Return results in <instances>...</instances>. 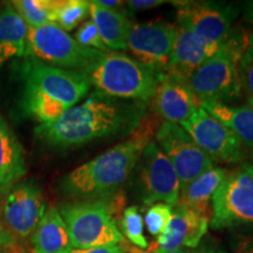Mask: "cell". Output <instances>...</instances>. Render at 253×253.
Here are the masks:
<instances>
[{
	"label": "cell",
	"mask_w": 253,
	"mask_h": 253,
	"mask_svg": "<svg viewBox=\"0 0 253 253\" xmlns=\"http://www.w3.org/2000/svg\"><path fill=\"white\" fill-rule=\"evenodd\" d=\"M143 119V103L125 102L94 91L58 120L39 125L36 135L49 147L69 149L109 136L130 134Z\"/></svg>",
	"instance_id": "6da1fadb"
},
{
	"label": "cell",
	"mask_w": 253,
	"mask_h": 253,
	"mask_svg": "<svg viewBox=\"0 0 253 253\" xmlns=\"http://www.w3.org/2000/svg\"><path fill=\"white\" fill-rule=\"evenodd\" d=\"M153 126L145 118L128 140L78 167L60 182L62 194L79 199H103L118 194L130 176L144 148L150 142Z\"/></svg>",
	"instance_id": "7a4b0ae2"
},
{
	"label": "cell",
	"mask_w": 253,
	"mask_h": 253,
	"mask_svg": "<svg viewBox=\"0 0 253 253\" xmlns=\"http://www.w3.org/2000/svg\"><path fill=\"white\" fill-rule=\"evenodd\" d=\"M24 108L40 125L58 120L90 89L87 75L24 58L20 68Z\"/></svg>",
	"instance_id": "3957f363"
},
{
	"label": "cell",
	"mask_w": 253,
	"mask_h": 253,
	"mask_svg": "<svg viewBox=\"0 0 253 253\" xmlns=\"http://www.w3.org/2000/svg\"><path fill=\"white\" fill-rule=\"evenodd\" d=\"M248 48V34L232 32L216 54L189 78L188 84L198 104L230 102L240 96L238 62Z\"/></svg>",
	"instance_id": "277c9868"
},
{
	"label": "cell",
	"mask_w": 253,
	"mask_h": 253,
	"mask_svg": "<svg viewBox=\"0 0 253 253\" xmlns=\"http://www.w3.org/2000/svg\"><path fill=\"white\" fill-rule=\"evenodd\" d=\"M87 78L97 93L141 103L153 99L158 84V74L154 71L137 60L116 52L104 53Z\"/></svg>",
	"instance_id": "5b68a950"
},
{
	"label": "cell",
	"mask_w": 253,
	"mask_h": 253,
	"mask_svg": "<svg viewBox=\"0 0 253 253\" xmlns=\"http://www.w3.org/2000/svg\"><path fill=\"white\" fill-rule=\"evenodd\" d=\"M103 55L100 50L81 46L54 24L28 27L26 58L87 75Z\"/></svg>",
	"instance_id": "8992f818"
},
{
	"label": "cell",
	"mask_w": 253,
	"mask_h": 253,
	"mask_svg": "<svg viewBox=\"0 0 253 253\" xmlns=\"http://www.w3.org/2000/svg\"><path fill=\"white\" fill-rule=\"evenodd\" d=\"M60 213L67 225L71 246L88 249L125 243V236L106 199H88L62 205Z\"/></svg>",
	"instance_id": "52a82bcc"
},
{
	"label": "cell",
	"mask_w": 253,
	"mask_h": 253,
	"mask_svg": "<svg viewBox=\"0 0 253 253\" xmlns=\"http://www.w3.org/2000/svg\"><path fill=\"white\" fill-rule=\"evenodd\" d=\"M214 230L253 227V166L242 163L226 172L212 197Z\"/></svg>",
	"instance_id": "ba28073f"
},
{
	"label": "cell",
	"mask_w": 253,
	"mask_h": 253,
	"mask_svg": "<svg viewBox=\"0 0 253 253\" xmlns=\"http://www.w3.org/2000/svg\"><path fill=\"white\" fill-rule=\"evenodd\" d=\"M177 8V25L202 39L221 46L232 34L238 17L236 5L214 1H172Z\"/></svg>",
	"instance_id": "9c48e42d"
},
{
	"label": "cell",
	"mask_w": 253,
	"mask_h": 253,
	"mask_svg": "<svg viewBox=\"0 0 253 253\" xmlns=\"http://www.w3.org/2000/svg\"><path fill=\"white\" fill-rule=\"evenodd\" d=\"M136 166L142 202L149 207L156 203L176 207L181 183L171 162L156 142L148 143Z\"/></svg>",
	"instance_id": "30bf717a"
},
{
	"label": "cell",
	"mask_w": 253,
	"mask_h": 253,
	"mask_svg": "<svg viewBox=\"0 0 253 253\" xmlns=\"http://www.w3.org/2000/svg\"><path fill=\"white\" fill-rule=\"evenodd\" d=\"M179 126L213 162L239 163L244 160V147L239 138L201 107Z\"/></svg>",
	"instance_id": "8fae6325"
},
{
	"label": "cell",
	"mask_w": 253,
	"mask_h": 253,
	"mask_svg": "<svg viewBox=\"0 0 253 253\" xmlns=\"http://www.w3.org/2000/svg\"><path fill=\"white\" fill-rule=\"evenodd\" d=\"M157 145L171 162L181 183V190L211 167L207 156L179 125L164 121L156 132Z\"/></svg>",
	"instance_id": "7c38bea8"
},
{
	"label": "cell",
	"mask_w": 253,
	"mask_h": 253,
	"mask_svg": "<svg viewBox=\"0 0 253 253\" xmlns=\"http://www.w3.org/2000/svg\"><path fill=\"white\" fill-rule=\"evenodd\" d=\"M178 26L163 20L132 24L126 38V48L138 62L156 74L167 72Z\"/></svg>",
	"instance_id": "4fadbf2b"
},
{
	"label": "cell",
	"mask_w": 253,
	"mask_h": 253,
	"mask_svg": "<svg viewBox=\"0 0 253 253\" xmlns=\"http://www.w3.org/2000/svg\"><path fill=\"white\" fill-rule=\"evenodd\" d=\"M45 199L36 183L18 182L2 201V219L15 239L25 240L33 235L46 212Z\"/></svg>",
	"instance_id": "5bb4252c"
},
{
	"label": "cell",
	"mask_w": 253,
	"mask_h": 253,
	"mask_svg": "<svg viewBox=\"0 0 253 253\" xmlns=\"http://www.w3.org/2000/svg\"><path fill=\"white\" fill-rule=\"evenodd\" d=\"M153 99L158 115L166 122L176 125L186 121L199 108L188 80L172 73L166 72L158 75L157 88Z\"/></svg>",
	"instance_id": "9a60e30c"
},
{
	"label": "cell",
	"mask_w": 253,
	"mask_h": 253,
	"mask_svg": "<svg viewBox=\"0 0 253 253\" xmlns=\"http://www.w3.org/2000/svg\"><path fill=\"white\" fill-rule=\"evenodd\" d=\"M210 219L191 209L177 204L162 233L157 237L156 251H173L199 245L207 235Z\"/></svg>",
	"instance_id": "2e32d148"
},
{
	"label": "cell",
	"mask_w": 253,
	"mask_h": 253,
	"mask_svg": "<svg viewBox=\"0 0 253 253\" xmlns=\"http://www.w3.org/2000/svg\"><path fill=\"white\" fill-rule=\"evenodd\" d=\"M220 46L209 42L186 28L178 26L167 72L189 80V78L211 56L216 54Z\"/></svg>",
	"instance_id": "e0dca14e"
},
{
	"label": "cell",
	"mask_w": 253,
	"mask_h": 253,
	"mask_svg": "<svg viewBox=\"0 0 253 253\" xmlns=\"http://www.w3.org/2000/svg\"><path fill=\"white\" fill-rule=\"evenodd\" d=\"M24 151L7 123L0 116V197H5L26 173Z\"/></svg>",
	"instance_id": "ac0fdd59"
},
{
	"label": "cell",
	"mask_w": 253,
	"mask_h": 253,
	"mask_svg": "<svg viewBox=\"0 0 253 253\" xmlns=\"http://www.w3.org/2000/svg\"><path fill=\"white\" fill-rule=\"evenodd\" d=\"M226 172L227 170L221 167H211L181 190L177 204L191 209L210 219L212 213V197Z\"/></svg>",
	"instance_id": "d6986e66"
},
{
	"label": "cell",
	"mask_w": 253,
	"mask_h": 253,
	"mask_svg": "<svg viewBox=\"0 0 253 253\" xmlns=\"http://www.w3.org/2000/svg\"><path fill=\"white\" fill-rule=\"evenodd\" d=\"M28 26L11 2L0 7V65L14 58H26Z\"/></svg>",
	"instance_id": "ffe728a7"
},
{
	"label": "cell",
	"mask_w": 253,
	"mask_h": 253,
	"mask_svg": "<svg viewBox=\"0 0 253 253\" xmlns=\"http://www.w3.org/2000/svg\"><path fill=\"white\" fill-rule=\"evenodd\" d=\"M31 244L33 253H62L72 248L67 225L58 208L47 209L31 236Z\"/></svg>",
	"instance_id": "44dd1931"
},
{
	"label": "cell",
	"mask_w": 253,
	"mask_h": 253,
	"mask_svg": "<svg viewBox=\"0 0 253 253\" xmlns=\"http://www.w3.org/2000/svg\"><path fill=\"white\" fill-rule=\"evenodd\" d=\"M89 15L107 48L109 50L126 49V38L132 23L125 14L116 9L102 7L91 0Z\"/></svg>",
	"instance_id": "7402d4cb"
},
{
	"label": "cell",
	"mask_w": 253,
	"mask_h": 253,
	"mask_svg": "<svg viewBox=\"0 0 253 253\" xmlns=\"http://www.w3.org/2000/svg\"><path fill=\"white\" fill-rule=\"evenodd\" d=\"M199 107L224 123L239 138L243 147L253 149V109L251 107H231L216 102L202 103Z\"/></svg>",
	"instance_id": "603a6c76"
},
{
	"label": "cell",
	"mask_w": 253,
	"mask_h": 253,
	"mask_svg": "<svg viewBox=\"0 0 253 253\" xmlns=\"http://www.w3.org/2000/svg\"><path fill=\"white\" fill-rule=\"evenodd\" d=\"M11 4L28 27L53 24L55 0H14Z\"/></svg>",
	"instance_id": "cb8c5ba5"
},
{
	"label": "cell",
	"mask_w": 253,
	"mask_h": 253,
	"mask_svg": "<svg viewBox=\"0 0 253 253\" xmlns=\"http://www.w3.org/2000/svg\"><path fill=\"white\" fill-rule=\"evenodd\" d=\"M89 15L87 0H55L53 24L65 32L77 28Z\"/></svg>",
	"instance_id": "d4e9b609"
},
{
	"label": "cell",
	"mask_w": 253,
	"mask_h": 253,
	"mask_svg": "<svg viewBox=\"0 0 253 253\" xmlns=\"http://www.w3.org/2000/svg\"><path fill=\"white\" fill-rule=\"evenodd\" d=\"M120 224H121V229L126 238L132 245L138 246L142 250H145L149 246L147 237L144 236V220L137 207L125 209L120 219Z\"/></svg>",
	"instance_id": "484cf974"
},
{
	"label": "cell",
	"mask_w": 253,
	"mask_h": 253,
	"mask_svg": "<svg viewBox=\"0 0 253 253\" xmlns=\"http://www.w3.org/2000/svg\"><path fill=\"white\" fill-rule=\"evenodd\" d=\"M172 209L169 204L156 203L145 211L144 225L151 236L158 237L163 232L172 216Z\"/></svg>",
	"instance_id": "4316f807"
},
{
	"label": "cell",
	"mask_w": 253,
	"mask_h": 253,
	"mask_svg": "<svg viewBox=\"0 0 253 253\" xmlns=\"http://www.w3.org/2000/svg\"><path fill=\"white\" fill-rule=\"evenodd\" d=\"M74 39L77 40L81 46L87 47V48L96 49L103 53L110 52L103 43L102 38H101L99 31H97L95 24L91 21V19L90 20L84 21V23L81 24V26L78 28L77 33H75Z\"/></svg>",
	"instance_id": "83f0119b"
},
{
	"label": "cell",
	"mask_w": 253,
	"mask_h": 253,
	"mask_svg": "<svg viewBox=\"0 0 253 253\" xmlns=\"http://www.w3.org/2000/svg\"><path fill=\"white\" fill-rule=\"evenodd\" d=\"M238 78L240 88L253 99V49L248 47L238 62Z\"/></svg>",
	"instance_id": "f1b7e54d"
},
{
	"label": "cell",
	"mask_w": 253,
	"mask_h": 253,
	"mask_svg": "<svg viewBox=\"0 0 253 253\" xmlns=\"http://www.w3.org/2000/svg\"><path fill=\"white\" fill-rule=\"evenodd\" d=\"M229 246L231 253H253V227L231 230Z\"/></svg>",
	"instance_id": "f546056e"
},
{
	"label": "cell",
	"mask_w": 253,
	"mask_h": 253,
	"mask_svg": "<svg viewBox=\"0 0 253 253\" xmlns=\"http://www.w3.org/2000/svg\"><path fill=\"white\" fill-rule=\"evenodd\" d=\"M155 253H226L223 249L219 248L213 242H201L198 246L191 249H178L173 251H156Z\"/></svg>",
	"instance_id": "4dcf8cb0"
},
{
	"label": "cell",
	"mask_w": 253,
	"mask_h": 253,
	"mask_svg": "<svg viewBox=\"0 0 253 253\" xmlns=\"http://www.w3.org/2000/svg\"><path fill=\"white\" fill-rule=\"evenodd\" d=\"M18 245V240L9 232L2 219L1 205H0V253H7Z\"/></svg>",
	"instance_id": "1f68e13d"
},
{
	"label": "cell",
	"mask_w": 253,
	"mask_h": 253,
	"mask_svg": "<svg viewBox=\"0 0 253 253\" xmlns=\"http://www.w3.org/2000/svg\"><path fill=\"white\" fill-rule=\"evenodd\" d=\"M62 253H125V248H123L122 244H112L88 249L71 248Z\"/></svg>",
	"instance_id": "d6a6232c"
},
{
	"label": "cell",
	"mask_w": 253,
	"mask_h": 253,
	"mask_svg": "<svg viewBox=\"0 0 253 253\" xmlns=\"http://www.w3.org/2000/svg\"><path fill=\"white\" fill-rule=\"evenodd\" d=\"M166 2H171V1H164V0H130V1H126L128 7L131 11H143V9H149L157 7Z\"/></svg>",
	"instance_id": "836d02e7"
},
{
	"label": "cell",
	"mask_w": 253,
	"mask_h": 253,
	"mask_svg": "<svg viewBox=\"0 0 253 253\" xmlns=\"http://www.w3.org/2000/svg\"><path fill=\"white\" fill-rule=\"evenodd\" d=\"M94 1L96 2L97 5L102 6V7L112 9H115L116 7H119V6L126 4L125 1H120V0H94Z\"/></svg>",
	"instance_id": "e575fe53"
},
{
	"label": "cell",
	"mask_w": 253,
	"mask_h": 253,
	"mask_svg": "<svg viewBox=\"0 0 253 253\" xmlns=\"http://www.w3.org/2000/svg\"><path fill=\"white\" fill-rule=\"evenodd\" d=\"M243 15H244L246 20L253 24V0L244 2V5H243Z\"/></svg>",
	"instance_id": "d590c367"
},
{
	"label": "cell",
	"mask_w": 253,
	"mask_h": 253,
	"mask_svg": "<svg viewBox=\"0 0 253 253\" xmlns=\"http://www.w3.org/2000/svg\"><path fill=\"white\" fill-rule=\"evenodd\" d=\"M248 47L253 49V31L248 34Z\"/></svg>",
	"instance_id": "8d00e7d4"
},
{
	"label": "cell",
	"mask_w": 253,
	"mask_h": 253,
	"mask_svg": "<svg viewBox=\"0 0 253 253\" xmlns=\"http://www.w3.org/2000/svg\"><path fill=\"white\" fill-rule=\"evenodd\" d=\"M249 103H250V107L253 109V99H249Z\"/></svg>",
	"instance_id": "74e56055"
},
{
	"label": "cell",
	"mask_w": 253,
	"mask_h": 253,
	"mask_svg": "<svg viewBox=\"0 0 253 253\" xmlns=\"http://www.w3.org/2000/svg\"><path fill=\"white\" fill-rule=\"evenodd\" d=\"M251 158H252V161H253V149H251Z\"/></svg>",
	"instance_id": "f35d334b"
}]
</instances>
